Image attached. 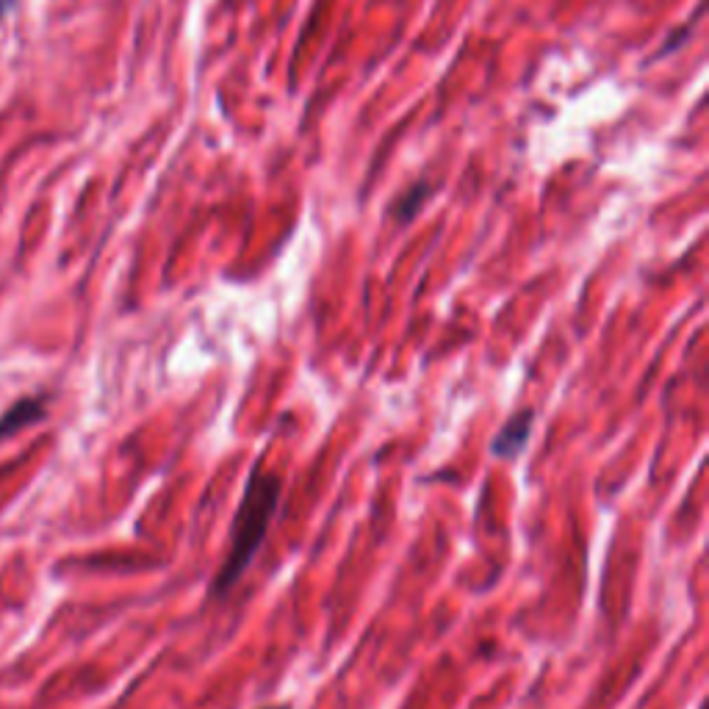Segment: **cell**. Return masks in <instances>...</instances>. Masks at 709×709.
I'll return each mask as SVG.
<instances>
[{
    "instance_id": "6da1fadb",
    "label": "cell",
    "mask_w": 709,
    "mask_h": 709,
    "mask_svg": "<svg viewBox=\"0 0 709 709\" xmlns=\"http://www.w3.org/2000/svg\"><path fill=\"white\" fill-rule=\"evenodd\" d=\"M280 491H283V482L277 480L275 474H264V471L255 469L253 477L247 480L241 505L233 518V529H230L228 554L211 582V596H225L239 582L241 574L250 568L255 554L261 552L266 529L272 524L277 505H280Z\"/></svg>"
},
{
    "instance_id": "7a4b0ae2",
    "label": "cell",
    "mask_w": 709,
    "mask_h": 709,
    "mask_svg": "<svg viewBox=\"0 0 709 709\" xmlns=\"http://www.w3.org/2000/svg\"><path fill=\"white\" fill-rule=\"evenodd\" d=\"M532 424H535V410L532 408L518 410L516 416H510L505 421V427L499 430V435L493 438V455L502 457V460H516L527 449L529 438H532Z\"/></svg>"
},
{
    "instance_id": "3957f363",
    "label": "cell",
    "mask_w": 709,
    "mask_h": 709,
    "mask_svg": "<svg viewBox=\"0 0 709 709\" xmlns=\"http://www.w3.org/2000/svg\"><path fill=\"white\" fill-rule=\"evenodd\" d=\"M42 405H39L37 399H25V402H20V405H14L12 413H6V419L0 421V435L6 433H14V430H20L23 424H31L34 419H42Z\"/></svg>"
},
{
    "instance_id": "277c9868",
    "label": "cell",
    "mask_w": 709,
    "mask_h": 709,
    "mask_svg": "<svg viewBox=\"0 0 709 709\" xmlns=\"http://www.w3.org/2000/svg\"><path fill=\"white\" fill-rule=\"evenodd\" d=\"M14 3H17V0H0V20H3V17H6L9 12H12Z\"/></svg>"
},
{
    "instance_id": "5b68a950",
    "label": "cell",
    "mask_w": 709,
    "mask_h": 709,
    "mask_svg": "<svg viewBox=\"0 0 709 709\" xmlns=\"http://www.w3.org/2000/svg\"><path fill=\"white\" fill-rule=\"evenodd\" d=\"M264 709H291L289 704H277V707H264Z\"/></svg>"
}]
</instances>
